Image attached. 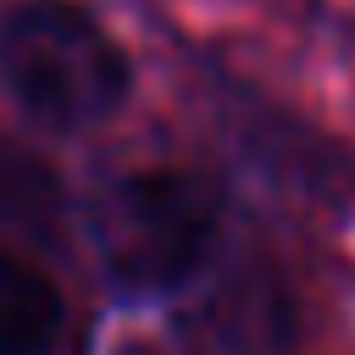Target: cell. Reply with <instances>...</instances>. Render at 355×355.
I'll list each match as a JSON object with an SVG mask.
<instances>
[{"label":"cell","mask_w":355,"mask_h":355,"mask_svg":"<svg viewBox=\"0 0 355 355\" xmlns=\"http://www.w3.org/2000/svg\"><path fill=\"white\" fill-rule=\"evenodd\" d=\"M0 355H83L67 294L17 250L0 244Z\"/></svg>","instance_id":"3"},{"label":"cell","mask_w":355,"mask_h":355,"mask_svg":"<svg viewBox=\"0 0 355 355\" xmlns=\"http://www.w3.org/2000/svg\"><path fill=\"white\" fill-rule=\"evenodd\" d=\"M222 200L194 172H122L89 200V244L122 294H172L216 250Z\"/></svg>","instance_id":"2"},{"label":"cell","mask_w":355,"mask_h":355,"mask_svg":"<svg viewBox=\"0 0 355 355\" xmlns=\"http://www.w3.org/2000/svg\"><path fill=\"white\" fill-rule=\"evenodd\" d=\"M0 83L50 133L111 122L133 89L128 50L78 0H22L0 22Z\"/></svg>","instance_id":"1"},{"label":"cell","mask_w":355,"mask_h":355,"mask_svg":"<svg viewBox=\"0 0 355 355\" xmlns=\"http://www.w3.org/2000/svg\"><path fill=\"white\" fill-rule=\"evenodd\" d=\"M50 200H55L50 178H44L39 166H28V161H22L11 144H0V216L28 222V216L50 211Z\"/></svg>","instance_id":"4"}]
</instances>
